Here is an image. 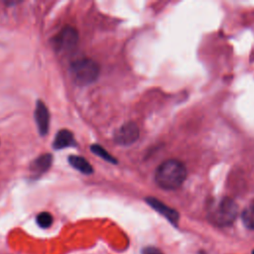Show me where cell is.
Here are the masks:
<instances>
[{
    "label": "cell",
    "instance_id": "1",
    "mask_svg": "<svg viewBox=\"0 0 254 254\" xmlns=\"http://www.w3.org/2000/svg\"><path fill=\"white\" fill-rule=\"evenodd\" d=\"M188 176L185 164L176 159H169L159 165L155 172V182L163 190L179 189Z\"/></svg>",
    "mask_w": 254,
    "mask_h": 254
},
{
    "label": "cell",
    "instance_id": "2",
    "mask_svg": "<svg viewBox=\"0 0 254 254\" xmlns=\"http://www.w3.org/2000/svg\"><path fill=\"white\" fill-rule=\"evenodd\" d=\"M69 71L73 82L79 86L93 83L99 75V65L91 59H78L71 63Z\"/></svg>",
    "mask_w": 254,
    "mask_h": 254
},
{
    "label": "cell",
    "instance_id": "3",
    "mask_svg": "<svg viewBox=\"0 0 254 254\" xmlns=\"http://www.w3.org/2000/svg\"><path fill=\"white\" fill-rule=\"evenodd\" d=\"M238 214L236 202L229 198L223 197L210 207L208 212L209 221L217 226H227L233 223Z\"/></svg>",
    "mask_w": 254,
    "mask_h": 254
},
{
    "label": "cell",
    "instance_id": "4",
    "mask_svg": "<svg viewBox=\"0 0 254 254\" xmlns=\"http://www.w3.org/2000/svg\"><path fill=\"white\" fill-rule=\"evenodd\" d=\"M52 42L56 51L64 53L69 52L73 50L78 43L77 31L70 26H66L53 38Z\"/></svg>",
    "mask_w": 254,
    "mask_h": 254
},
{
    "label": "cell",
    "instance_id": "5",
    "mask_svg": "<svg viewBox=\"0 0 254 254\" xmlns=\"http://www.w3.org/2000/svg\"><path fill=\"white\" fill-rule=\"evenodd\" d=\"M140 136V130L135 122H127L120 126L114 133V141L121 146H129L135 143Z\"/></svg>",
    "mask_w": 254,
    "mask_h": 254
},
{
    "label": "cell",
    "instance_id": "6",
    "mask_svg": "<svg viewBox=\"0 0 254 254\" xmlns=\"http://www.w3.org/2000/svg\"><path fill=\"white\" fill-rule=\"evenodd\" d=\"M34 117L40 135L45 136L49 132L50 112L42 100H38L36 103Z\"/></svg>",
    "mask_w": 254,
    "mask_h": 254
},
{
    "label": "cell",
    "instance_id": "7",
    "mask_svg": "<svg viewBox=\"0 0 254 254\" xmlns=\"http://www.w3.org/2000/svg\"><path fill=\"white\" fill-rule=\"evenodd\" d=\"M146 201L150 204L151 207H153L159 213L164 215L172 223H177L178 222L179 213L175 209L169 207L168 205H166L164 202L160 201L156 197H146Z\"/></svg>",
    "mask_w": 254,
    "mask_h": 254
},
{
    "label": "cell",
    "instance_id": "8",
    "mask_svg": "<svg viewBox=\"0 0 254 254\" xmlns=\"http://www.w3.org/2000/svg\"><path fill=\"white\" fill-rule=\"evenodd\" d=\"M53 162V156L49 153L47 154H43L41 156H39L32 164L30 167L31 170V174L33 177H40L42 176L44 173H46Z\"/></svg>",
    "mask_w": 254,
    "mask_h": 254
},
{
    "label": "cell",
    "instance_id": "9",
    "mask_svg": "<svg viewBox=\"0 0 254 254\" xmlns=\"http://www.w3.org/2000/svg\"><path fill=\"white\" fill-rule=\"evenodd\" d=\"M75 145H76V142L73 137V134L67 129H62L57 133L54 139L53 147L56 150H61V149L72 147Z\"/></svg>",
    "mask_w": 254,
    "mask_h": 254
},
{
    "label": "cell",
    "instance_id": "10",
    "mask_svg": "<svg viewBox=\"0 0 254 254\" xmlns=\"http://www.w3.org/2000/svg\"><path fill=\"white\" fill-rule=\"evenodd\" d=\"M67 161L73 169L79 171L80 173H82L84 175H90L93 173V168L90 165V163L81 156L70 155V156H68Z\"/></svg>",
    "mask_w": 254,
    "mask_h": 254
},
{
    "label": "cell",
    "instance_id": "11",
    "mask_svg": "<svg viewBox=\"0 0 254 254\" xmlns=\"http://www.w3.org/2000/svg\"><path fill=\"white\" fill-rule=\"evenodd\" d=\"M90 150H91V152H92L93 154H95L96 156L100 157L101 159H103V160H105V161H107V162H109V163H112V164L117 163L116 159H115L112 155H110L103 147H101V146L98 145V144H93V145H91V146H90Z\"/></svg>",
    "mask_w": 254,
    "mask_h": 254
},
{
    "label": "cell",
    "instance_id": "12",
    "mask_svg": "<svg viewBox=\"0 0 254 254\" xmlns=\"http://www.w3.org/2000/svg\"><path fill=\"white\" fill-rule=\"evenodd\" d=\"M241 217L244 225L247 228L254 230V204L247 206L243 210Z\"/></svg>",
    "mask_w": 254,
    "mask_h": 254
},
{
    "label": "cell",
    "instance_id": "13",
    "mask_svg": "<svg viewBox=\"0 0 254 254\" xmlns=\"http://www.w3.org/2000/svg\"><path fill=\"white\" fill-rule=\"evenodd\" d=\"M36 221L38 223V225L42 228H48L52 225L53 223V216L50 212L47 211H43L41 213H39L36 217Z\"/></svg>",
    "mask_w": 254,
    "mask_h": 254
},
{
    "label": "cell",
    "instance_id": "14",
    "mask_svg": "<svg viewBox=\"0 0 254 254\" xmlns=\"http://www.w3.org/2000/svg\"><path fill=\"white\" fill-rule=\"evenodd\" d=\"M142 254H163V253L155 247H146L143 249Z\"/></svg>",
    "mask_w": 254,
    "mask_h": 254
},
{
    "label": "cell",
    "instance_id": "15",
    "mask_svg": "<svg viewBox=\"0 0 254 254\" xmlns=\"http://www.w3.org/2000/svg\"><path fill=\"white\" fill-rule=\"evenodd\" d=\"M253 254H254V251H253Z\"/></svg>",
    "mask_w": 254,
    "mask_h": 254
}]
</instances>
